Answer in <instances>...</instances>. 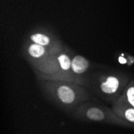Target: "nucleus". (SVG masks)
<instances>
[{
  "label": "nucleus",
  "instance_id": "f03ea898",
  "mask_svg": "<svg viewBox=\"0 0 134 134\" xmlns=\"http://www.w3.org/2000/svg\"><path fill=\"white\" fill-rule=\"evenodd\" d=\"M88 68V61L85 58L80 55H77L72 59L71 68L74 72L80 74V73H83L86 71Z\"/></svg>",
  "mask_w": 134,
  "mask_h": 134
},
{
  "label": "nucleus",
  "instance_id": "20e7f679",
  "mask_svg": "<svg viewBox=\"0 0 134 134\" xmlns=\"http://www.w3.org/2000/svg\"><path fill=\"white\" fill-rule=\"evenodd\" d=\"M28 52H29V54L31 56L38 58V57L42 56L44 54L45 50L43 48V46L37 44V43H35V44H32V45L30 46Z\"/></svg>",
  "mask_w": 134,
  "mask_h": 134
},
{
  "label": "nucleus",
  "instance_id": "6e6552de",
  "mask_svg": "<svg viewBox=\"0 0 134 134\" xmlns=\"http://www.w3.org/2000/svg\"><path fill=\"white\" fill-rule=\"evenodd\" d=\"M126 100L128 103L134 108V86H130L126 92Z\"/></svg>",
  "mask_w": 134,
  "mask_h": 134
},
{
  "label": "nucleus",
  "instance_id": "1a4fd4ad",
  "mask_svg": "<svg viewBox=\"0 0 134 134\" xmlns=\"http://www.w3.org/2000/svg\"><path fill=\"white\" fill-rule=\"evenodd\" d=\"M124 116L129 122L134 123V108H127L124 112Z\"/></svg>",
  "mask_w": 134,
  "mask_h": 134
},
{
  "label": "nucleus",
  "instance_id": "7ed1b4c3",
  "mask_svg": "<svg viewBox=\"0 0 134 134\" xmlns=\"http://www.w3.org/2000/svg\"><path fill=\"white\" fill-rule=\"evenodd\" d=\"M58 96L62 102L70 104L75 99V93L69 87L61 86L58 89Z\"/></svg>",
  "mask_w": 134,
  "mask_h": 134
},
{
  "label": "nucleus",
  "instance_id": "f257e3e1",
  "mask_svg": "<svg viewBox=\"0 0 134 134\" xmlns=\"http://www.w3.org/2000/svg\"><path fill=\"white\" fill-rule=\"evenodd\" d=\"M119 85H120V81L117 78L114 76H109L107 78L104 83H101L100 88L104 92L112 94V93H115L117 91Z\"/></svg>",
  "mask_w": 134,
  "mask_h": 134
},
{
  "label": "nucleus",
  "instance_id": "423d86ee",
  "mask_svg": "<svg viewBox=\"0 0 134 134\" xmlns=\"http://www.w3.org/2000/svg\"><path fill=\"white\" fill-rule=\"evenodd\" d=\"M31 40L37 44H40V45H42V46H45V45H47L49 43L50 40H49V38L47 37L46 35H41V34H35V35H33L31 36Z\"/></svg>",
  "mask_w": 134,
  "mask_h": 134
},
{
  "label": "nucleus",
  "instance_id": "39448f33",
  "mask_svg": "<svg viewBox=\"0 0 134 134\" xmlns=\"http://www.w3.org/2000/svg\"><path fill=\"white\" fill-rule=\"evenodd\" d=\"M87 116L93 120H102L104 117V115L99 108H92L87 112Z\"/></svg>",
  "mask_w": 134,
  "mask_h": 134
},
{
  "label": "nucleus",
  "instance_id": "0eeeda50",
  "mask_svg": "<svg viewBox=\"0 0 134 134\" xmlns=\"http://www.w3.org/2000/svg\"><path fill=\"white\" fill-rule=\"evenodd\" d=\"M59 63L60 64V67L64 70H68L70 68H71V61L70 60L69 57L66 55H61L58 58Z\"/></svg>",
  "mask_w": 134,
  "mask_h": 134
}]
</instances>
